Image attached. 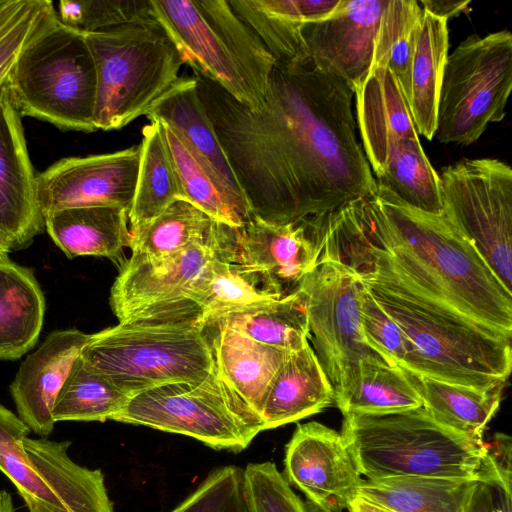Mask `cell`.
<instances>
[{"label": "cell", "instance_id": "obj_1", "mask_svg": "<svg viewBox=\"0 0 512 512\" xmlns=\"http://www.w3.org/2000/svg\"><path fill=\"white\" fill-rule=\"evenodd\" d=\"M204 109L254 215L290 222L373 197L353 91L306 63L276 62L264 107L252 111L194 75Z\"/></svg>", "mask_w": 512, "mask_h": 512}, {"label": "cell", "instance_id": "obj_2", "mask_svg": "<svg viewBox=\"0 0 512 512\" xmlns=\"http://www.w3.org/2000/svg\"><path fill=\"white\" fill-rule=\"evenodd\" d=\"M325 252L361 277L398 284L443 311L512 337V292L447 217L412 208L377 187L333 210Z\"/></svg>", "mask_w": 512, "mask_h": 512}, {"label": "cell", "instance_id": "obj_3", "mask_svg": "<svg viewBox=\"0 0 512 512\" xmlns=\"http://www.w3.org/2000/svg\"><path fill=\"white\" fill-rule=\"evenodd\" d=\"M340 433L358 472L367 479H460L511 491L497 470L489 444L443 426L423 407L347 414Z\"/></svg>", "mask_w": 512, "mask_h": 512}, {"label": "cell", "instance_id": "obj_4", "mask_svg": "<svg viewBox=\"0 0 512 512\" xmlns=\"http://www.w3.org/2000/svg\"><path fill=\"white\" fill-rule=\"evenodd\" d=\"M361 279L408 341L407 359L399 367L462 386L506 383L511 337L449 314L400 285Z\"/></svg>", "mask_w": 512, "mask_h": 512}, {"label": "cell", "instance_id": "obj_5", "mask_svg": "<svg viewBox=\"0 0 512 512\" xmlns=\"http://www.w3.org/2000/svg\"><path fill=\"white\" fill-rule=\"evenodd\" d=\"M184 64L252 111L261 110L276 59L228 0H149Z\"/></svg>", "mask_w": 512, "mask_h": 512}, {"label": "cell", "instance_id": "obj_6", "mask_svg": "<svg viewBox=\"0 0 512 512\" xmlns=\"http://www.w3.org/2000/svg\"><path fill=\"white\" fill-rule=\"evenodd\" d=\"M80 356L130 396L171 383H197L215 369L200 317L119 322L91 334Z\"/></svg>", "mask_w": 512, "mask_h": 512}, {"label": "cell", "instance_id": "obj_7", "mask_svg": "<svg viewBox=\"0 0 512 512\" xmlns=\"http://www.w3.org/2000/svg\"><path fill=\"white\" fill-rule=\"evenodd\" d=\"M84 35L96 70V130H119L145 116L179 79L182 58L150 11Z\"/></svg>", "mask_w": 512, "mask_h": 512}, {"label": "cell", "instance_id": "obj_8", "mask_svg": "<svg viewBox=\"0 0 512 512\" xmlns=\"http://www.w3.org/2000/svg\"><path fill=\"white\" fill-rule=\"evenodd\" d=\"M7 88L21 116L94 132L96 70L84 33L58 16L18 57Z\"/></svg>", "mask_w": 512, "mask_h": 512}, {"label": "cell", "instance_id": "obj_9", "mask_svg": "<svg viewBox=\"0 0 512 512\" xmlns=\"http://www.w3.org/2000/svg\"><path fill=\"white\" fill-rule=\"evenodd\" d=\"M113 421L192 437L238 453L264 431L261 417L218 374L197 383H171L132 394Z\"/></svg>", "mask_w": 512, "mask_h": 512}, {"label": "cell", "instance_id": "obj_10", "mask_svg": "<svg viewBox=\"0 0 512 512\" xmlns=\"http://www.w3.org/2000/svg\"><path fill=\"white\" fill-rule=\"evenodd\" d=\"M512 88V35H470L448 54L437 109L441 143L469 145L505 117Z\"/></svg>", "mask_w": 512, "mask_h": 512}, {"label": "cell", "instance_id": "obj_11", "mask_svg": "<svg viewBox=\"0 0 512 512\" xmlns=\"http://www.w3.org/2000/svg\"><path fill=\"white\" fill-rule=\"evenodd\" d=\"M443 214L512 292V169L498 159H463L439 175Z\"/></svg>", "mask_w": 512, "mask_h": 512}, {"label": "cell", "instance_id": "obj_12", "mask_svg": "<svg viewBox=\"0 0 512 512\" xmlns=\"http://www.w3.org/2000/svg\"><path fill=\"white\" fill-rule=\"evenodd\" d=\"M361 288L356 270L326 256L319 257L297 287L305 300L309 339L334 396L346 387L362 361H386L365 341L360 320Z\"/></svg>", "mask_w": 512, "mask_h": 512}, {"label": "cell", "instance_id": "obj_13", "mask_svg": "<svg viewBox=\"0 0 512 512\" xmlns=\"http://www.w3.org/2000/svg\"><path fill=\"white\" fill-rule=\"evenodd\" d=\"M214 255L213 236L209 243L160 258L132 253L121 262L111 287L109 300L114 315L119 322L201 318L191 295L196 280Z\"/></svg>", "mask_w": 512, "mask_h": 512}, {"label": "cell", "instance_id": "obj_14", "mask_svg": "<svg viewBox=\"0 0 512 512\" xmlns=\"http://www.w3.org/2000/svg\"><path fill=\"white\" fill-rule=\"evenodd\" d=\"M215 255L258 274L274 291H295L319 259L305 220L271 222L253 215L240 227L216 222Z\"/></svg>", "mask_w": 512, "mask_h": 512}, {"label": "cell", "instance_id": "obj_15", "mask_svg": "<svg viewBox=\"0 0 512 512\" xmlns=\"http://www.w3.org/2000/svg\"><path fill=\"white\" fill-rule=\"evenodd\" d=\"M283 475L313 512H343L364 482L341 433L316 421L296 426L286 445Z\"/></svg>", "mask_w": 512, "mask_h": 512}, {"label": "cell", "instance_id": "obj_16", "mask_svg": "<svg viewBox=\"0 0 512 512\" xmlns=\"http://www.w3.org/2000/svg\"><path fill=\"white\" fill-rule=\"evenodd\" d=\"M140 146L67 157L37 174V197L45 215L75 206H111L129 211L135 192Z\"/></svg>", "mask_w": 512, "mask_h": 512}, {"label": "cell", "instance_id": "obj_17", "mask_svg": "<svg viewBox=\"0 0 512 512\" xmlns=\"http://www.w3.org/2000/svg\"><path fill=\"white\" fill-rule=\"evenodd\" d=\"M388 0H341L328 18L303 29L309 61L342 79L354 91L367 77Z\"/></svg>", "mask_w": 512, "mask_h": 512}, {"label": "cell", "instance_id": "obj_18", "mask_svg": "<svg viewBox=\"0 0 512 512\" xmlns=\"http://www.w3.org/2000/svg\"><path fill=\"white\" fill-rule=\"evenodd\" d=\"M21 118L5 82L0 86V229L16 248L29 245L45 229L37 197V173Z\"/></svg>", "mask_w": 512, "mask_h": 512}, {"label": "cell", "instance_id": "obj_19", "mask_svg": "<svg viewBox=\"0 0 512 512\" xmlns=\"http://www.w3.org/2000/svg\"><path fill=\"white\" fill-rule=\"evenodd\" d=\"M90 336L75 328L53 331L21 363L10 393L17 415L36 435L52 433L55 400Z\"/></svg>", "mask_w": 512, "mask_h": 512}, {"label": "cell", "instance_id": "obj_20", "mask_svg": "<svg viewBox=\"0 0 512 512\" xmlns=\"http://www.w3.org/2000/svg\"><path fill=\"white\" fill-rule=\"evenodd\" d=\"M354 94L363 151L377 177L397 144L419 138L418 133L402 88L387 67H372Z\"/></svg>", "mask_w": 512, "mask_h": 512}, {"label": "cell", "instance_id": "obj_21", "mask_svg": "<svg viewBox=\"0 0 512 512\" xmlns=\"http://www.w3.org/2000/svg\"><path fill=\"white\" fill-rule=\"evenodd\" d=\"M145 116L172 128L212 176L248 204L201 102L195 76L179 77Z\"/></svg>", "mask_w": 512, "mask_h": 512}, {"label": "cell", "instance_id": "obj_22", "mask_svg": "<svg viewBox=\"0 0 512 512\" xmlns=\"http://www.w3.org/2000/svg\"><path fill=\"white\" fill-rule=\"evenodd\" d=\"M281 63L309 62L303 29L334 13L341 0H228Z\"/></svg>", "mask_w": 512, "mask_h": 512}, {"label": "cell", "instance_id": "obj_23", "mask_svg": "<svg viewBox=\"0 0 512 512\" xmlns=\"http://www.w3.org/2000/svg\"><path fill=\"white\" fill-rule=\"evenodd\" d=\"M71 441L46 437L23 441L36 472L48 488L58 512H114L104 475L75 463L68 455Z\"/></svg>", "mask_w": 512, "mask_h": 512}, {"label": "cell", "instance_id": "obj_24", "mask_svg": "<svg viewBox=\"0 0 512 512\" xmlns=\"http://www.w3.org/2000/svg\"><path fill=\"white\" fill-rule=\"evenodd\" d=\"M205 324L216 371L261 417L270 384L289 352L256 342L223 323Z\"/></svg>", "mask_w": 512, "mask_h": 512}, {"label": "cell", "instance_id": "obj_25", "mask_svg": "<svg viewBox=\"0 0 512 512\" xmlns=\"http://www.w3.org/2000/svg\"><path fill=\"white\" fill-rule=\"evenodd\" d=\"M334 389L309 342L289 352L276 372L261 413L263 429H274L323 411Z\"/></svg>", "mask_w": 512, "mask_h": 512}, {"label": "cell", "instance_id": "obj_26", "mask_svg": "<svg viewBox=\"0 0 512 512\" xmlns=\"http://www.w3.org/2000/svg\"><path fill=\"white\" fill-rule=\"evenodd\" d=\"M53 242L72 259L101 256L119 260L130 245L128 211L111 206H75L44 215Z\"/></svg>", "mask_w": 512, "mask_h": 512}, {"label": "cell", "instance_id": "obj_27", "mask_svg": "<svg viewBox=\"0 0 512 512\" xmlns=\"http://www.w3.org/2000/svg\"><path fill=\"white\" fill-rule=\"evenodd\" d=\"M45 297L34 273L0 257V360H15L39 339Z\"/></svg>", "mask_w": 512, "mask_h": 512}, {"label": "cell", "instance_id": "obj_28", "mask_svg": "<svg viewBox=\"0 0 512 512\" xmlns=\"http://www.w3.org/2000/svg\"><path fill=\"white\" fill-rule=\"evenodd\" d=\"M399 368L418 392L422 407L435 421L474 439H483L484 430L499 409L506 383L476 388Z\"/></svg>", "mask_w": 512, "mask_h": 512}, {"label": "cell", "instance_id": "obj_29", "mask_svg": "<svg viewBox=\"0 0 512 512\" xmlns=\"http://www.w3.org/2000/svg\"><path fill=\"white\" fill-rule=\"evenodd\" d=\"M448 20L423 10L405 98L418 135L432 140L448 56Z\"/></svg>", "mask_w": 512, "mask_h": 512}, {"label": "cell", "instance_id": "obj_30", "mask_svg": "<svg viewBox=\"0 0 512 512\" xmlns=\"http://www.w3.org/2000/svg\"><path fill=\"white\" fill-rule=\"evenodd\" d=\"M282 297L258 274L214 255L196 280L191 301L208 323Z\"/></svg>", "mask_w": 512, "mask_h": 512}, {"label": "cell", "instance_id": "obj_31", "mask_svg": "<svg viewBox=\"0 0 512 512\" xmlns=\"http://www.w3.org/2000/svg\"><path fill=\"white\" fill-rule=\"evenodd\" d=\"M139 146L136 187L128 211L130 234L141 230L173 202L186 201L159 122L143 127Z\"/></svg>", "mask_w": 512, "mask_h": 512}, {"label": "cell", "instance_id": "obj_32", "mask_svg": "<svg viewBox=\"0 0 512 512\" xmlns=\"http://www.w3.org/2000/svg\"><path fill=\"white\" fill-rule=\"evenodd\" d=\"M475 484L421 476L367 479L359 496L395 512H462Z\"/></svg>", "mask_w": 512, "mask_h": 512}, {"label": "cell", "instance_id": "obj_33", "mask_svg": "<svg viewBox=\"0 0 512 512\" xmlns=\"http://www.w3.org/2000/svg\"><path fill=\"white\" fill-rule=\"evenodd\" d=\"M334 403L347 414H387L422 407V400L398 366L384 360L360 363Z\"/></svg>", "mask_w": 512, "mask_h": 512}, {"label": "cell", "instance_id": "obj_34", "mask_svg": "<svg viewBox=\"0 0 512 512\" xmlns=\"http://www.w3.org/2000/svg\"><path fill=\"white\" fill-rule=\"evenodd\" d=\"M160 124L185 200L218 223L240 227L249 221L250 206L227 191L172 128Z\"/></svg>", "mask_w": 512, "mask_h": 512}, {"label": "cell", "instance_id": "obj_35", "mask_svg": "<svg viewBox=\"0 0 512 512\" xmlns=\"http://www.w3.org/2000/svg\"><path fill=\"white\" fill-rule=\"evenodd\" d=\"M216 321L256 342L287 352L301 349L310 337L305 300L298 289L271 303Z\"/></svg>", "mask_w": 512, "mask_h": 512}, {"label": "cell", "instance_id": "obj_36", "mask_svg": "<svg viewBox=\"0 0 512 512\" xmlns=\"http://www.w3.org/2000/svg\"><path fill=\"white\" fill-rule=\"evenodd\" d=\"M377 187L404 204L431 214L443 213L439 174L417 139L400 141L377 177Z\"/></svg>", "mask_w": 512, "mask_h": 512}, {"label": "cell", "instance_id": "obj_37", "mask_svg": "<svg viewBox=\"0 0 512 512\" xmlns=\"http://www.w3.org/2000/svg\"><path fill=\"white\" fill-rule=\"evenodd\" d=\"M129 397L79 356L58 393L52 416L55 423L114 420Z\"/></svg>", "mask_w": 512, "mask_h": 512}, {"label": "cell", "instance_id": "obj_38", "mask_svg": "<svg viewBox=\"0 0 512 512\" xmlns=\"http://www.w3.org/2000/svg\"><path fill=\"white\" fill-rule=\"evenodd\" d=\"M216 221L188 201L177 200L141 230L130 234L133 254L160 258L209 243Z\"/></svg>", "mask_w": 512, "mask_h": 512}, {"label": "cell", "instance_id": "obj_39", "mask_svg": "<svg viewBox=\"0 0 512 512\" xmlns=\"http://www.w3.org/2000/svg\"><path fill=\"white\" fill-rule=\"evenodd\" d=\"M423 9L415 0H388L379 23L372 67L385 66L397 78L404 95Z\"/></svg>", "mask_w": 512, "mask_h": 512}, {"label": "cell", "instance_id": "obj_40", "mask_svg": "<svg viewBox=\"0 0 512 512\" xmlns=\"http://www.w3.org/2000/svg\"><path fill=\"white\" fill-rule=\"evenodd\" d=\"M30 432L18 415L0 403V471L13 483L29 512H58L24 449Z\"/></svg>", "mask_w": 512, "mask_h": 512}, {"label": "cell", "instance_id": "obj_41", "mask_svg": "<svg viewBox=\"0 0 512 512\" xmlns=\"http://www.w3.org/2000/svg\"><path fill=\"white\" fill-rule=\"evenodd\" d=\"M56 17L48 0H0V86L25 47Z\"/></svg>", "mask_w": 512, "mask_h": 512}, {"label": "cell", "instance_id": "obj_42", "mask_svg": "<svg viewBox=\"0 0 512 512\" xmlns=\"http://www.w3.org/2000/svg\"><path fill=\"white\" fill-rule=\"evenodd\" d=\"M243 482L248 512H313L273 462L247 464Z\"/></svg>", "mask_w": 512, "mask_h": 512}, {"label": "cell", "instance_id": "obj_43", "mask_svg": "<svg viewBox=\"0 0 512 512\" xmlns=\"http://www.w3.org/2000/svg\"><path fill=\"white\" fill-rule=\"evenodd\" d=\"M149 0L60 1L57 16L84 34L106 30L149 14Z\"/></svg>", "mask_w": 512, "mask_h": 512}, {"label": "cell", "instance_id": "obj_44", "mask_svg": "<svg viewBox=\"0 0 512 512\" xmlns=\"http://www.w3.org/2000/svg\"><path fill=\"white\" fill-rule=\"evenodd\" d=\"M169 512H248L243 470L233 465L214 469Z\"/></svg>", "mask_w": 512, "mask_h": 512}, {"label": "cell", "instance_id": "obj_45", "mask_svg": "<svg viewBox=\"0 0 512 512\" xmlns=\"http://www.w3.org/2000/svg\"><path fill=\"white\" fill-rule=\"evenodd\" d=\"M360 320L366 343L389 364L402 366L407 359L408 341L401 328L376 302L363 281L360 292Z\"/></svg>", "mask_w": 512, "mask_h": 512}, {"label": "cell", "instance_id": "obj_46", "mask_svg": "<svg viewBox=\"0 0 512 512\" xmlns=\"http://www.w3.org/2000/svg\"><path fill=\"white\" fill-rule=\"evenodd\" d=\"M489 448L502 480L506 484L511 485L512 444L510 436L503 433H496L493 437V441L489 443Z\"/></svg>", "mask_w": 512, "mask_h": 512}, {"label": "cell", "instance_id": "obj_47", "mask_svg": "<svg viewBox=\"0 0 512 512\" xmlns=\"http://www.w3.org/2000/svg\"><path fill=\"white\" fill-rule=\"evenodd\" d=\"M423 5L422 9L436 17L448 20L463 12L470 1H453V0H422L419 2Z\"/></svg>", "mask_w": 512, "mask_h": 512}, {"label": "cell", "instance_id": "obj_48", "mask_svg": "<svg viewBox=\"0 0 512 512\" xmlns=\"http://www.w3.org/2000/svg\"><path fill=\"white\" fill-rule=\"evenodd\" d=\"M462 512H491L490 487L476 482Z\"/></svg>", "mask_w": 512, "mask_h": 512}, {"label": "cell", "instance_id": "obj_49", "mask_svg": "<svg viewBox=\"0 0 512 512\" xmlns=\"http://www.w3.org/2000/svg\"><path fill=\"white\" fill-rule=\"evenodd\" d=\"M489 487L491 492V512H512L511 491L500 486Z\"/></svg>", "mask_w": 512, "mask_h": 512}, {"label": "cell", "instance_id": "obj_50", "mask_svg": "<svg viewBox=\"0 0 512 512\" xmlns=\"http://www.w3.org/2000/svg\"><path fill=\"white\" fill-rule=\"evenodd\" d=\"M349 512H395L384 506L371 502L361 496L356 497L348 507Z\"/></svg>", "mask_w": 512, "mask_h": 512}, {"label": "cell", "instance_id": "obj_51", "mask_svg": "<svg viewBox=\"0 0 512 512\" xmlns=\"http://www.w3.org/2000/svg\"><path fill=\"white\" fill-rule=\"evenodd\" d=\"M15 248L11 237L0 229V257H8L10 251Z\"/></svg>", "mask_w": 512, "mask_h": 512}, {"label": "cell", "instance_id": "obj_52", "mask_svg": "<svg viewBox=\"0 0 512 512\" xmlns=\"http://www.w3.org/2000/svg\"><path fill=\"white\" fill-rule=\"evenodd\" d=\"M0 512H15L11 494L0 488Z\"/></svg>", "mask_w": 512, "mask_h": 512}]
</instances>
